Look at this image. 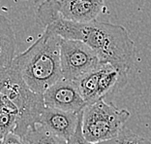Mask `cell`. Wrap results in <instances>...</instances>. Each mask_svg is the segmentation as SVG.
<instances>
[{"label": "cell", "mask_w": 151, "mask_h": 144, "mask_svg": "<svg viewBox=\"0 0 151 144\" xmlns=\"http://www.w3.org/2000/svg\"><path fill=\"white\" fill-rule=\"evenodd\" d=\"M98 81H99V66L91 70L77 81L80 91L87 105L93 104L100 100L98 95Z\"/></svg>", "instance_id": "12"}, {"label": "cell", "mask_w": 151, "mask_h": 144, "mask_svg": "<svg viewBox=\"0 0 151 144\" xmlns=\"http://www.w3.org/2000/svg\"><path fill=\"white\" fill-rule=\"evenodd\" d=\"M26 144H68V141L50 132L42 124H37L22 136Z\"/></svg>", "instance_id": "13"}, {"label": "cell", "mask_w": 151, "mask_h": 144, "mask_svg": "<svg viewBox=\"0 0 151 144\" xmlns=\"http://www.w3.org/2000/svg\"><path fill=\"white\" fill-rule=\"evenodd\" d=\"M0 97L10 99L19 109L16 135L22 137L40 123L41 115L46 107L44 95L30 89L14 63L0 70Z\"/></svg>", "instance_id": "3"}, {"label": "cell", "mask_w": 151, "mask_h": 144, "mask_svg": "<svg viewBox=\"0 0 151 144\" xmlns=\"http://www.w3.org/2000/svg\"><path fill=\"white\" fill-rule=\"evenodd\" d=\"M83 110L78 113V122L77 129H76L74 135L71 136V138L69 140H68V144H98V143H93V142L88 141L83 135V131H82Z\"/></svg>", "instance_id": "15"}, {"label": "cell", "mask_w": 151, "mask_h": 144, "mask_svg": "<svg viewBox=\"0 0 151 144\" xmlns=\"http://www.w3.org/2000/svg\"><path fill=\"white\" fill-rule=\"evenodd\" d=\"M62 37L45 29L44 33L13 63L34 92L44 94L51 85L63 78L61 67Z\"/></svg>", "instance_id": "2"}, {"label": "cell", "mask_w": 151, "mask_h": 144, "mask_svg": "<svg viewBox=\"0 0 151 144\" xmlns=\"http://www.w3.org/2000/svg\"><path fill=\"white\" fill-rule=\"evenodd\" d=\"M59 12L66 20L78 23L95 20L102 12L105 0H59Z\"/></svg>", "instance_id": "8"}, {"label": "cell", "mask_w": 151, "mask_h": 144, "mask_svg": "<svg viewBox=\"0 0 151 144\" xmlns=\"http://www.w3.org/2000/svg\"><path fill=\"white\" fill-rule=\"evenodd\" d=\"M116 144H151V141L136 135L124 126L115 139Z\"/></svg>", "instance_id": "14"}, {"label": "cell", "mask_w": 151, "mask_h": 144, "mask_svg": "<svg viewBox=\"0 0 151 144\" xmlns=\"http://www.w3.org/2000/svg\"><path fill=\"white\" fill-rule=\"evenodd\" d=\"M46 106L69 112H81L87 104L81 95L78 83L62 78L43 94Z\"/></svg>", "instance_id": "6"}, {"label": "cell", "mask_w": 151, "mask_h": 144, "mask_svg": "<svg viewBox=\"0 0 151 144\" xmlns=\"http://www.w3.org/2000/svg\"><path fill=\"white\" fill-rule=\"evenodd\" d=\"M98 144H116L115 140L112 139V140H108V141H103V142H99Z\"/></svg>", "instance_id": "17"}, {"label": "cell", "mask_w": 151, "mask_h": 144, "mask_svg": "<svg viewBox=\"0 0 151 144\" xmlns=\"http://www.w3.org/2000/svg\"><path fill=\"white\" fill-rule=\"evenodd\" d=\"M127 72L109 63H102L99 65L98 95L105 99L109 95L115 94L127 84Z\"/></svg>", "instance_id": "9"}, {"label": "cell", "mask_w": 151, "mask_h": 144, "mask_svg": "<svg viewBox=\"0 0 151 144\" xmlns=\"http://www.w3.org/2000/svg\"><path fill=\"white\" fill-rule=\"evenodd\" d=\"M103 63L97 53L81 40H61V67L63 78L77 82Z\"/></svg>", "instance_id": "5"}, {"label": "cell", "mask_w": 151, "mask_h": 144, "mask_svg": "<svg viewBox=\"0 0 151 144\" xmlns=\"http://www.w3.org/2000/svg\"><path fill=\"white\" fill-rule=\"evenodd\" d=\"M78 113L46 106L41 115L39 124H42L50 132L68 141L77 129Z\"/></svg>", "instance_id": "7"}, {"label": "cell", "mask_w": 151, "mask_h": 144, "mask_svg": "<svg viewBox=\"0 0 151 144\" xmlns=\"http://www.w3.org/2000/svg\"><path fill=\"white\" fill-rule=\"evenodd\" d=\"M38 17L45 29L62 38L82 41L97 53L103 63H111L127 73L134 66L135 44L124 26L97 20L89 23L66 20L59 12L58 0L42 2Z\"/></svg>", "instance_id": "1"}, {"label": "cell", "mask_w": 151, "mask_h": 144, "mask_svg": "<svg viewBox=\"0 0 151 144\" xmlns=\"http://www.w3.org/2000/svg\"><path fill=\"white\" fill-rule=\"evenodd\" d=\"M0 135L1 138H3L9 133H15L18 125L19 109L7 97H0Z\"/></svg>", "instance_id": "11"}, {"label": "cell", "mask_w": 151, "mask_h": 144, "mask_svg": "<svg viewBox=\"0 0 151 144\" xmlns=\"http://www.w3.org/2000/svg\"><path fill=\"white\" fill-rule=\"evenodd\" d=\"M16 57V37L11 20L0 17V70L13 63Z\"/></svg>", "instance_id": "10"}, {"label": "cell", "mask_w": 151, "mask_h": 144, "mask_svg": "<svg viewBox=\"0 0 151 144\" xmlns=\"http://www.w3.org/2000/svg\"><path fill=\"white\" fill-rule=\"evenodd\" d=\"M126 109H119L112 103L100 99L87 105L83 110L82 131L88 141L99 143L117 137L130 117Z\"/></svg>", "instance_id": "4"}, {"label": "cell", "mask_w": 151, "mask_h": 144, "mask_svg": "<svg viewBox=\"0 0 151 144\" xmlns=\"http://www.w3.org/2000/svg\"><path fill=\"white\" fill-rule=\"evenodd\" d=\"M1 144H26L22 136L16 133H9L1 138Z\"/></svg>", "instance_id": "16"}]
</instances>
